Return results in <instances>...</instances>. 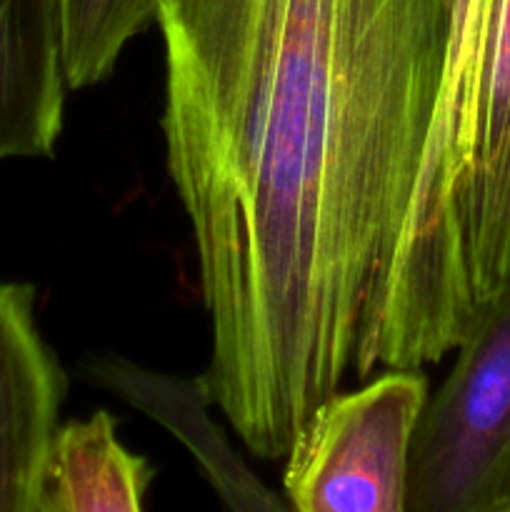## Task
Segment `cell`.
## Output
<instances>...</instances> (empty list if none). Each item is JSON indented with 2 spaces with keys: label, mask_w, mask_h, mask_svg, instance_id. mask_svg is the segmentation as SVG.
Returning a JSON list of instances; mask_svg holds the SVG:
<instances>
[{
  "label": "cell",
  "mask_w": 510,
  "mask_h": 512,
  "mask_svg": "<svg viewBox=\"0 0 510 512\" xmlns=\"http://www.w3.org/2000/svg\"><path fill=\"white\" fill-rule=\"evenodd\" d=\"M165 165L190 228L210 360L245 448L285 460L368 380L423 165L445 0H155Z\"/></svg>",
  "instance_id": "6da1fadb"
},
{
  "label": "cell",
  "mask_w": 510,
  "mask_h": 512,
  "mask_svg": "<svg viewBox=\"0 0 510 512\" xmlns=\"http://www.w3.org/2000/svg\"><path fill=\"white\" fill-rule=\"evenodd\" d=\"M455 353L415 420L408 512H490L510 503V288Z\"/></svg>",
  "instance_id": "7a4b0ae2"
},
{
  "label": "cell",
  "mask_w": 510,
  "mask_h": 512,
  "mask_svg": "<svg viewBox=\"0 0 510 512\" xmlns=\"http://www.w3.org/2000/svg\"><path fill=\"white\" fill-rule=\"evenodd\" d=\"M423 370H385L325 400L285 455L293 512H408V453L428 400Z\"/></svg>",
  "instance_id": "3957f363"
},
{
  "label": "cell",
  "mask_w": 510,
  "mask_h": 512,
  "mask_svg": "<svg viewBox=\"0 0 510 512\" xmlns=\"http://www.w3.org/2000/svg\"><path fill=\"white\" fill-rule=\"evenodd\" d=\"M65 375L35 320V290L0 283V512H38Z\"/></svg>",
  "instance_id": "277c9868"
},
{
  "label": "cell",
  "mask_w": 510,
  "mask_h": 512,
  "mask_svg": "<svg viewBox=\"0 0 510 512\" xmlns=\"http://www.w3.org/2000/svg\"><path fill=\"white\" fill-rule=\"evenodd\" d=\"M68 90L53 0H0V163L53 153Z\"/></svg>",
  "instance_id": "5b68a950"
},
{
  "label": "cell",
  "mask_w": 510,
  "mask_h": 512,
  "mask_svg": "<svg viewBox=\"0 0 510 512\" xmlns=\"http://www.w3.org/2000/svg\"><path fill=\"white\" fill-rule=\"evenodd\" d=\"M90 375L95 383L178 438L198 460L200 470L208 475L230 512H293L250 473L220 425L210 418L213 403L203 378L165 375L115 355L93 360Z\"/></svg>",
  "instance_id": "8992f818"
},
{
  "label": "cell",
  "mask_w": 510,
  "mask_h": 512,
  "mask_svg": "<svg viewBox=\"0 0 510 512\" xmlns=\"http://www.w3.org/2000/svg\"><path fill=\"white\" fill-rule=\"evenodd\" d=\"M150 463L118 438L108 410L60 425L45 460L38 512H145Z\"/></svg>",
  "instance_id": "52a82bcc"
},
{
  "label": "cell",
  "mask_w": 510,
  "mask_h": 512,
  "mask_svg": "<svg viewBox=\"0 0 510 512\" xmlns=\"http://www.w3.org/2000/svg\"><path fill=\"white\" fill-rule=\"evenodd\" d=\"M70 90L113 73L125 45L155 20V0H53Z\"/></svg>",
  "instance_id": "ba28073f"
},
{
  "label": "cell",
  "mask_w": 510,
  "mask_h": 512,
  "mask_svg": "<svg viewBox=\"0 0 510 512\" xmlns=\"http://www.w3.org/2000/svg\"><path fill=\"white\" fill-rule=\"evenodd\" d=\"M490 512H510V503L500 505V508H495V510H490Z\"/></svg>",
  "instance_id": "9c48e42d"
}]
</instances>
